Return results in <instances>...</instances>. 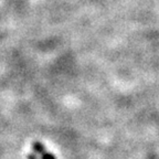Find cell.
Returning <instances> with one entry per match:
<instances>
[{
	"label": "cell",
	"mask_w": 159,
	"mask_h": 159,
	"mask_svg": "<svg viewBox=\"0 0 159 159\" xmlns=\"http://www.w3.org/2000/svg\"><path fill=\"white\" fill-rule=\"evenodd\" d=\"M41 159H57V158H55L54 155L50 154V152H45V154L42 155V158Z\"/></svg>",
	"instance_id": "cell-2"
},
{
	"label": "cell",
	"mask_w": 159,
	"mask_h": 159,
	"mask_svg": "<svg viewBox=\"0 0 159 159\" xmlns=\"http://www.w3.org/2000/svg\"><path fill=\"white\" fill-rule=\"evenodd\" d=\"M32 148H33V152H34L35 154L43 155V154L47 152H45V147L43 146L40 142H38V140H35V142L32 143Z\"/></svg>",
	"instance_id": "cell-1"
},
{
	"label": "cell",
	"mask_w": 159,
	"mask_h": 159,
	"mask_svg": "<svg viewBox=\"0 0 159 159\" xmlns=\"http://www.w3.org/2000/svg\"><path fill=\"white\" fill-rule=\"evenodd\" d=\"M27 158L28 159H38V157L35 156V154H29L27 156Z\"/></svg>",
	"instance_id": "cell-3"
}]
</instances>
